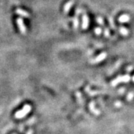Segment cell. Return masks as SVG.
Masks as SVG:
<instances>
[{"mask_svg":"<svg viewBox=\"0 0 134 134\" xmlns=\"http://www.w3.org/2000/svg\"><path fill=\"white\" fill-rule=\"evenodd\" d=\"M89 25H90V19H89V16L86 14H83L82 16V29L83 30H86L89 27Z\"/></svg>","mask_w":134,"mask_h":134,"instance_id":"obj_3","label":"cell"},{"mask_svg":"<svg viewBox=\"0 0 134 134\" xmlns=\"http://www.w3.org/2000/svg\"><path fill=\"white\" fill-rule=\"evenodd\" d=\"M72 23H73V28H74V29L77 30L79 27V19H78L77 16H75L72 19Z\"/></svg>","mask_w":134,"mask_h":134,"instance_id":"obj_8","label":"cell"},{"mask_svg":"<svg viewBox=\"0 0 134 134\" xmlns=\"http://www.w3.org/2000/svg\"><path fill=\"white\" fill-rule=\"evenodd\" d=\"M104 37H110V33L109 29L106 28V29H104Z\"/></svg>","mask_w":134,"mask_h":134,"instance_id":"obj_13","label":"cell"},{"mask_svg":"<svg viewBox=\"0 0 134 134\" xmlns=\"http://www.w3.org/2000/svg\"><path fill=\"white\" fill-rule=\"evenodd\" d=\"M96 21L98 23V25H102V26H104V19L101 16H98L96 18Z\"/></svg>","mask_w":134,"mask_h":134,"instance_id":"obj_10","label":"cell"},{"mask_svg":"<svg viewBox=\"0 0 134 134\" xmlns=\"http://www.w3.org/2000/svg\"><path fill=\"white\" fill-rule=\"evenodd\" d=\"M74 0H70V1H69V2H67L64 5V7H63V12L65 13V14H68L69 11H70V10L72 8V7L74 5Z\"/></svg>","mask_w":134,"mask_h":134,"instance_id":"obj_5","label":"cell"},{"mask_svg":"<svg viewBox=\"0 0 134 134\" xmlns=\"http://www.w3.org/2000/svg\"><path fill=\"white\" fill-rule=\"evenodd\" d=\"M15 13L16 14L19 15L20 16H23L25 18H30V16H31V15L28 11H26L23 9H21V8H17L15 10Z\"/></svg>","mask_w":134,"mask_h":134,"instance_id":"obj_4","label":"cell"},{"mask_svg":"<svg viewBox=\"0 0 134 134\" xmlns=\"http://www.w3.org/2000/svg\"><path fill=\"white\" fill-rule=\"evenodd\" d=\"M81 8H77L76 10H75V14H76V16H78V15L80 14L81 13Z\"/></svg>","mask_w":134,"mask_h":134,"instance_id":"obj_14","label":"cell"},{"mask_svg":"<svg viewBox=\"0 0 134 134\" xmlns=\"http://www.w3.org/2000/svg\"><path fill=\"white\" fill-rule=\"evenodd\" d=\"M119 32L120 34L124 36V37H127L129 35L130 31L127 28H125L124 26H121L119 27Z\"/></svg>","mask_w":134,"mask_h":134,"instance_id":"obj_7","label":"cell"},{"mask_svg":"<svg viewBox=\"0 0 134 134\" xmlns=\"http://www.w3.org/2000/svg\"><path fill=\"white\" fill-rule=\"evenodd\" d=\"M16 24L18 26V29H19L20 33L22 34L23 35H25L27 33V29L25 27V25L24 23V21L23 19H22L21 17H19L16 19Z\"/></svg>","mask_w":134,"mask_h":134,"instance_id":"obj_1","label":"cell"},{"mask_svg":"<svg viewBox=\"0 0 134 134\" xmlns=\"http://www.w3.org/2000/svg\"><path fill=\"white\" fill-rule=\"evenodd\" d=\"M107 57V53L105 52H103L101 53L100 54H99L97 58H96V60H95V62L96 63H99L100 61H102L103 60H104Z\"/></svg>","mask_w":134,"mask_h":134,"instance_id":"obj_9","label":"cell"},{"mask_svg":"<svg viewBox=\"0 0 134 134\" xmlns=\"http://www.w3.org/2000/svg\"><path fill=\"white\" fill-rule=\"evenodd\" d=\"M130 20V16L127 14H124L121 15L119 17V22L120 23H129Z\"/></svg>","mask_w":134,"mask_h":134,"instance_id":"obj_6","label":"cell"},{"mask_svg":"<svg viewBox=\"0 0 134 134\" xmlns=\"http://www.w3.org/2000/svg\"><path fill=\"white\" fill-rule=\"evenodd\" d=\"M109 23H110V27L113 29V30H115V23H114V21H113V17H112V16L109 17Z\"/></svg>","mask_w":134,"mask_h":134,"instance_id":"obj_11","label":"cell"},{"mask_svg":"<svg viewBox=\"0 0 134 134\" xmlns=\"http://www.w3.org/2000/svg\"><path fill=\"white\" fill-rule=\"evenodd\" d=\"M31 110V107H30V106L27 105L24 107V108L23 109V110H21V111H19V112H17L16 113V118H17V119H20V118H23V117H24L25 115H26L28 113H29V111Z\"/></svg>","mask_w":134,"mask_h":134,"instance_id":"obj_2","label":"cell"},{"mask_svg":"<svg viewBox=\"0 0 134 134\" xmlns=\"http://www.w3.org/2000/svg\"><path fill=\"white\" fill-rule=\"evenodd\" d=\"M95 33L97 36H99L100 34L102 33V29H100V27H97L95 29Z\"/></svg>","mask_w":134,"mask_h":134,"instance_id":"obj_12","label":"cell"}]
</instances>
